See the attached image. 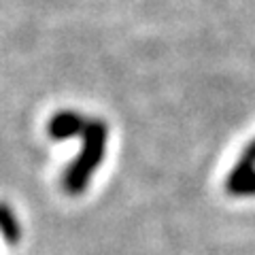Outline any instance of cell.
<instances>
[{
  "mask_svg": "<svg viewBox=\"0 0 255 255\" xmlns=\"http://www.w3.org/2000/svg\"><path fill=\"white\" fill-rule=\"evenodd\" d=\"M85 126H87V119H83L75 111H60L58 115L51 117L49 126H47V134L53 140H66L77 136V134H83Z\"/></svg>",
  "mask_w": 255,
  "mask_h": 255,
  "instance_id": "cell-2",
  "label": "cell"
},
{
  "mask_svg": "<svg viewBox=\"0 0 255 255\" xmlns=\"http://www.w3.org/2000/svg\"><path fill=\"white\" fill-rule=\"evenodd\" d=\"M81 136H83L81 153H79V157L68 166V170L64 172V179H62L64 191H66L68 196L83 194L94 170L98 168V164L102 162V157H105L107 136H109L107 124L98 122V119H90Z\"/></svg>",
  "mask_w": 255,
  "mask_h": 255,
  "instance_id": "cell-1",
  "label": "cell"
},
{
  "mask_svg": "<svg viewBox=\"0 0 255 255\" xmlns=\"http://www.w3.org/2000/svg\"><path fill=\"white\" fill-rule=\"evenodd\" d=\"M0 232H2L4 241L6 243H19L21 238V228H19V221L15 219L13 211L9 209L6 204H0Z\"/></svg>",
  "mask_w": 255,
  "mask_h": 255,
  "instance_id": "cell-3",
  "label": "cell"
}]
</instances>
